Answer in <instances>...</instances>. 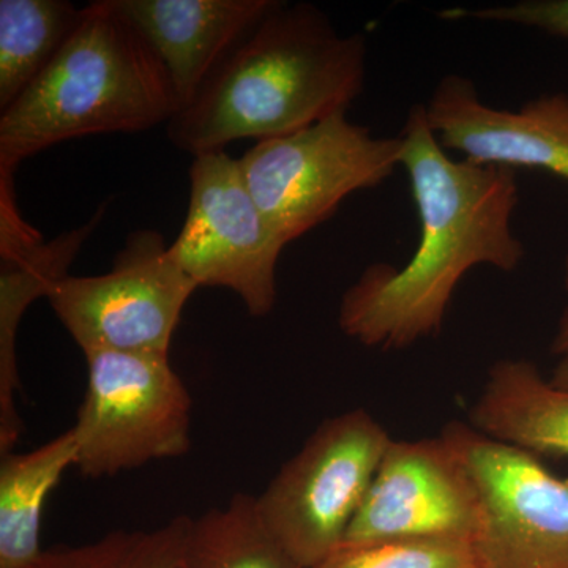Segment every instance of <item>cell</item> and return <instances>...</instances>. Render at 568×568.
I'll return each instance as SVG.
<instances>
[{
  "mask_svg": "<svg viewBox=\"0 0 568 568\" xmlns=\"http://www.w3.org/2000/svg\"><path fill=\"white\" fill-rule=\"evenodd\" d=\"M402 136L420 220L416 252L402 267L369 265L338 312L343 334L373 349L402 351L439 334L470 268L514 272L526 253L511 230L517 170L450 159L420 104L410 108Z\"/></svg>",
  "mask_w": 568,
  "mask_h": 568,
  "instance_id": "cell-1",
  "label": "cell"
},
{
  "mask_svg": "<svg viewBox=\"0 0 568 568\" xmlns=\"http://www.w3.org/2000/svg\"><path fill=\"white\" fill-rule=\"evenodd\" d=\"M365 77V36H339L313 3L278 2L166 123L168 138L196 156L287 136L349 110Z\"/></svg>",
  "mask_w": 568,
  "mask_h": 568,
  "instance_id": "cell-2",
  "label": "cell"
},
{
  "mask_svg": "<svg viewBox=\"0 0 568 568\" xmlns=\"http://www.w3.org/2000/svg\"><path fill=\"white\" fill-rule=\"evenodd\" d=\"M179 112L159 55L112 7L97 0L43 73L0 112V178L29 156L92 134L148 132Z\"/></svg>",
  "mask_w": 568,
  "mask_h": 568,
  "instance_id": "cell-3",
  "label": "cell"
},
{
  "mask_svg": "<svg viewBox=\"0 0 568 568\" xmlns=\"http://www.w3.org/2000/svg\"><path fill=\"white\" fill-rule=\"evenodd\" d=\"M394 437L368 410L327 418L256 497L271 536L302 568L345 540Z\"/></svg>",
  "mask_w": 568,
  "mask_h": 568,
  "instance_id": "cell-4",
  "label": "cell"
},
{
  "mask_svg": "<svg viewBox=\"0 0 568 568\" xmlns=\"http://www.w3.org/2000/svg\"><path fill=\"white\" fill-rule=\"evenodd\" d=\"M403 136H373L336 111L304 130L260 141L239 159L246 185L284 244L331 219L343 200L402 166Z\"/></svg>",
  "mask_w": 568,
  "mask_h": 568,
  "instance_id": "cell-5",
  "label": "cell"
},
{
  "mask_svg": "<svg viewBox=\"0 0 568 568\" xmlns=\"http://www.w3.org/2000/svg\"><path fill=\"white\" fill-rule=\"evenodd\" d=\"M88 387L77 424V467L82 477H112L190 450L192 396L170 355L84 354Z\"/></svg>",
  "mask_w": 568,
  "mask_h": 568,
  "instance_id": "cell-6",
  "label": "cell"
},
{
  "mask_svg": "<svg viewBox=\"0 0 568 568\" xmlns=\"http://www.w3.org/2000/svg\"><path fill=\"white\" fill-rule=\"evenodd\" d=\"M196 290L163 235L145 230L129 235L108 274H69L47 298L82 354L170 355L175 327Z\"/></svg>",
  "mask_w": 568,
  "mask_h": 568,
  "instance_id": "cell-7",
  "label": "cell"
},
{
  "mask_svg": "<svg viewBox=\"0 0 568 568\" xmlns=\"http://www.w3.org/2000/svg\"><path fill=\"white\" fill-rule=\"evenodd\" d=\"M190 205L170 254L197 287L233 291L254 317L276 304V264L284 241L272 230L242 174L224 151L194 156Z\"/></svg>",
  "mask_w": 568,
  "mask_h": 568,
  "instance_id": "cell-8",
  "label": "cell"
},
{
  "mask_svg": "<svg viewBox=\"0 0 568 568\" xmlns=\"http://www.w3.org/2000/svg\"><path fill=\"white\" fill-rule=\"evenodd\" d=\"M480 496L481 568H568V477L469 424L446 426Z\"/></svg>",
  "mask_w": 568,
  "mask_h": 568,
  "instance_id": "cell-9",
  "label": "cell"
},
{
  "mask_svg": "<svg viewBox=\"0 0 568 568\" xmlns=\"http://www.w3.org/2000/svg\"><path fill=\"white\" fill-rule=\"evenodd\" d=\"M480 523L476 481L454 439H394L342 545L402 538L470 541Z\"/></svg>",
  "mask_w": 568,
  "mask_h": 568,
  "instance_id": "cell-10",
  "label": "cell"
},
{
  "mask_svg": "<svg viewBox=\"0 0 568 568\" xmlns=\"http://www.w3.org/2000/svg\"><path fill=\"white\" fill-rule=\"evenodd\" d=\"M425 110L440 144L470 162L537 168L568 181V93H545L518 111L497 110L481 102L473 81L447 74ZM564 286L568 291V256Z\"/></svg>",
  "mask_w": 568,
  "mask_h": 568,
  "instance_id": "cell-11",
  "label": "cell"
},
{
  "mask_svg": "<svg viewBox=\"0 0 568 568\" xmlns=\"http://www.w3.org/2000/svg\"><path fill=\"white\" fill-rule=\"evenodd\" d=\"M159 55L179 111L278 0H111Z\"/></svg>",
  "mask_w": 568,
  "mask_h": 568,
  "instance_id": "cell-12",
  "label": "cell"
},
{
  "mask_svg": "<svg viewBox=\"0 0 568 568\" xmlns=\"http://www.w3.org/2000/svg\"><path fill=\"white\" fill-rule=\"evenodd\" d=\"M469 425L534 457H568V388L528 358H500L470 406Z\"/></svg>",
  "mask_w": 568,
  "mask_h": 568,
  "instance_id": "cell-13",
  "label": "cell"
},
{
  "mask_svg": "<svg viewBox=\"0 0 568 568\" xmlns=\"http://www.w3.org/2000/svg\"><path fill=\"white\" fill-rule=\"evenodd\" d=\"M106 211L100 207L84 226L41 242L18 256L0 260V455L14 452L22 425L17 407L20 394L17 339L22 316L51 287L70 274V265Z\"/></svg>",
  "mask_w": 568,
  "mask_h": 568,
  "instance_id": "cell-14",
  "label": "cell"
},
{
  "mask_svg": "<svg viewBox=\"0 0 568 568\" xmlns=\"http://www.w3.org/2000/svg\"><path fill=\"white\" fill-rule=\"evenodd\" d=\"M77 462L73 432L26 454L0 459V568H32L44 549L40 545L41 518L52 489Z\"/></svg>",
  "mask_w": 568,
  "mask_h": 568,
  "instance_id": "cell-15",
  "label": "cell"
},
{
  "mask_svg": "<svg viewBox=\"0 0 568 568\" xmlns=\"http://www.w3.org/2000/svg\"><path fill=\"white\" fill-rule=\"evenodd\" d=\"M81 14L67 0H0V112L50 65Z\"/></svg>",
  "mask_w": 568,
  "mask_h": 568,
  "instance_id": "cell-16",
  "label": "cell"
},
{
  "mask_svg": "<svg viewBox=\"0 0 568 568\" xmlns=\"http://www.w3.org/2000/svg\"><path fill=\"white\" fill-rule=\"evenodd\" d=\"M174 568H302L271 536L256 497L235 495L224 507L190 517Z\"/></svg>",
  "mask_w": 568,
  "mask_h": 568,
  "instance_id": "cell-17",
  "label": "cell"
},
{
  "mask_svg": "<svg viewBox=\"0 0 568 568\" xmlns=\"http://www.w3.org/2000/svg\"><path fill=\"white\" fill-rule=\"evenodd\" d=\"M179 515L151 530H114L82 545L44 549L32 568H174L189 530Z\"/></svg>",
  "mask_w": 568,
  "mask_h": 568,
  "instance_id": "cell-18",
  "label": "cell"
},
{
  "mask_svg": "<svg viewBox=\"0 0 568 568\" xmlns=\"http://www.w3.org/2000/svg\"><path fill=\"white\" fill-rule=\"evenodd\" d=\"M312 568H481L470 541L402 538L339 545Z\"/></svg>",
  "mask_w": 568,
  "mask_h": 568,
  "instance_id": "cell-19",
  "label": "cell"
},
{
  "mask_svg": "<svg viewBox=\"0 0 568 568\" xmlns=\"http://www.w3.org/2000/svg\"><path fill=\"white\" fill-rule=\"evenodd\" d=\"M444 17L452 20L473 18L478 21L526 26L549 36L568 39V0H526L511 6L484 7L478 10H450Z\"/></svg>",
  "mask_w": 568,
  "mask_h": 568,
  "instance_id": "cell-20",
  "label": "cell"
},
{
  "mask_svg": "<svg viewBox=\"0 0 568 568\" xmlns=\"http://www.w3.org/2000/svg\"><path fill=\"white\" fill-rule=\"evenodd\" d=\"M551 353L560 355V357L568 354V306L560 316L558 331L552 339Z\"/></svg>",
  "mask_w": 568,
  "mask_h": 568,
  "instance_id": "cell-21",
  "label": "cell"
},
{
  "mask_svg": "<svg viewBox=\"0 0 568 568\" xmlns=\"http://www.w3.org/2000/svg\"><path fill=\"white\" fill-rule=\"evenodd\" d=\"M549 379H551V383L556 384V386L568 388V354L560 357V362Z\"/></svg>",
  "mask_w": 568,
  "mask_h": 568,
  "instance_id": "cell-22",
  "label": "cell"
}]
</instances>
